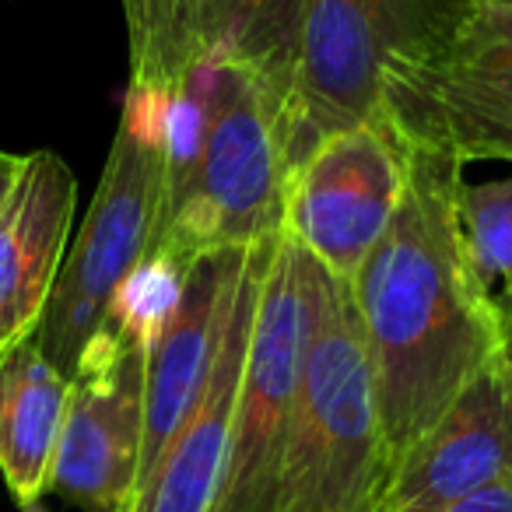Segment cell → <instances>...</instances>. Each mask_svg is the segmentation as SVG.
<instances>
[{"mask_svg":"<svg viewBox=\"0 0 512 512\" xmlns=\"http://www.w3.org/2000/svg\"><path fill=\"white\" fill-rule=\"evenodd\" d=\"M130 85L172 92L197 64H246L292 92L302 0H123Z\"/></svg>","mask_w":512,"mask_h":512,"instance_id":"obj_10","label":"cell"},{"mask_svg":"<svg viewBox=\"0 0 512 512\" xmlns=\"http://www.w3.org/2000/svg\"><path fill=\"white\" fill-rule=\"evenodd\" d=\"M193 264L197 260H186L172 249H148L137 260L134 271L127 274V281L116 288L102 327L134 341L137 348L151 351L162 330L169 327V320L176 316Z\"/></svg>","mask_w":512,"mask_h":512,"instance_id":"obj_16","label":"cell"},{"mask_svg":"<svg viewBox=\"0 0 512 512\" xmlns=\"http://www.w3.org/2000/svg\"><path fill=\"white\" fill-rule=\"evenodd\" d=\"M242 253L246 249H228V253H207L190 267L183 299L176 316L155 348L148 351L144 365V439H141V467H137V488L151 474L162 449L172 435L183 428L197 404L204 379L211 372L214 348L221 337L228 292L239 274ZM134 488V495H137Z\"/></svg>","mask_w":512,"mask_h":512,"instance_id":"obj_14","label":"cell"},{"mask_svg":"<svg viewBox=\"0 0 512 512\" xmlns=\"http://www.w3.org/2000/svg\"><path fill=\"white\" fill-rule=\"evenodd\" d=\"M456 225L477 285L512 292V179L456 186Z\"/></svg>","mask_w":512,"mask_h":512,"instance_id":"obj_17","label":"cell"},{"mask_svg":"<svg viewBox=\"0 0 512 512\" xmlns=\"http://www.w3.org/2000/svg\"><path fill=\"white\" fill-rule=\"evenodd\" d=\"M467 4H481V0H467Z\"/></svg>","mask_w":512,"mask_h":512,"instance_id":"obj_22","label":"cell"},{"mask_svg":"<svg viewBox=\"0 0 512 512\" xmlns=\"http://www.w3.org/2000/svg\"><path fill=\"white\" fill-rule=\"evenodd\" d=\"M495 316H498V365H502L505 390L512 400V292L495 295Z\"/></svg>","mask_w":512,"mask_h":512,"instance_id":"obj_18","label":"cell"},{"mask_svg":"<svg viewBox=\"0 0 512 512\" xmlns=\"http://www.w3.org/2000/svg\"><path fill=\"white\" fill-rule=\"evenodd\" d=\"M71 379L46 362L36 334L0 355V474L18 505L39 502L50 484Z\"/></svg>","mask_w":512,"mask_h":512,"instance_id":"obj_15","label":"cell"},{"mask_svg":"<svg viewBox=\"0 0 512 512\" xmlns=\"http://www.w3.org/2000/svg\"><path fill=\"white\" fill-rule=\"evenodd\" d=\"M379 113L404 144L453 162H512V0H481L383 67Z\"/></svg>","mask_w":512,"mask_h":512,"instance_id":"obj_5","label":"cell"},{"mask_svg":"<svg viewBox=\"0 0 512 512\" xmlns=\"http://www.w3.org/2000/svg\"><path fill=\"white\" fill-rule=\"evenodd\" d=\"M446 512H512V477L477 491V495H470L467 502L453 505V509H446Z\"/></svg>","mask_w":512,"mask_h":512,"instance_id":"obj_19","label":"cell"},{"mask_svg":"<svg viewBox=\"0 0 512 512\" xmlns=\"http://www.w3.org/2000/svg\"><path fill=\"white\" fill-rule=\"evenodd\" d=\"M271 249L274 239L242 253L204 390H200L190 418L172 435L169 446L158 456V463L151 467V474L141 481L134 502H130V512H211L221 484V470H225L235 393H239L242 362H246L249 348V327H253L256 299H260Z\"/></svg>","mask_w":512,"mask_h":512,"instance_id":"obj_11","label":"cell"},{"mask_svg":"<svg viewBox=\"0 0 512 512\" xmlns=\"http://www.w3.org/2000/svg\"><path fill=\"white\" fill-rule=\"evenodd\" d=\"M25 172V155H11V151H0V214L8 207L11 193H15L18 179Z\"/></svg>","mask_w":512,"mask_h":512,"instance_id":"obj_20","label":"cell"},{"mask_svg":"<svg viewBox=\"0 0 512 512\" xmlns=\"http://www.w3.org/2000/svg\"><path fill=\"white\" fill-rule=\"evenodd\" d=\"M214 102L200 158L172 221L148 249L186 260L278 239L285 225L288 92L246 64H214Z\"/></svg>","mask_w":512,"mask_h":512,"instance_id":"obj_3","label":"cell"},{"mask_svg":"<svg viewBox=\"0 0 512 512\" xmlns=\"http://www.w3.org/2000/svg\"><path fill=\"white\" fill-rule=\"evenodd\" d=\"M407 151L404 197L348 281L390 474L498 351L495 299L477 285L456 225L463 165Z\"/></svg>","mask_w":512,"mask_h":512,"instance_id":"obj_1","label":"cell"},{"mask_svg":"<svg viewBox=\"0 0 512 512\" xmlns=\"http://www.w3.org/2000/svg\"><path fill=\"white\" fill-rule=\"evenodd\" d=\"M165 95L130 85L120 127L74 246L60 264L57 285L36 327L46 362L67 379L109 316L116 288L151 246L162 200V120Z\"/></svg>","mask_w":512,"mask_h":512,"instance_id":"obj_4","label":"cell"},{"mask_svg":"<svg viewBox=\"0 0 512 512\" xmlns=\"http://www.w3.org/2000/svg\"><path fill=\"white\" fill-rule=\"evenodd\" d=\"M512 477V400L498 351L404 453L376 512H446Z\"/></svg>","mask_w":512,"mask_h":512,"instance_id":"obj_12","label":"cell"},{"mask_svg":"<svg viewBox=\"0 0 512 512\" xmlns=\"http://www.w3.org/2000/svg\"><path fill=\"white\" fill-rule=\"evenodd\" d=\"M467 0H302L288 92L292 169L316 141L379 113L383 67L463 15Z\"/></svg>","mask_w":512,"mask_h":512,"instance_id":"obj_7","label":"cell"},{"mask_svg":"<svg viewBox=\"0 0 512 512\" xmlns=\"http://www.w3.org/2000/svg\"><path fill=\"white\" fill-rule=\"evenodd\" d=\"M78 179L57 151L25 155V172L0 214V355L36 334L67 256Z\"/></svg>","mask_w":512,"mask_h":512,"instance_id":"obj_13","label":"cell"},{"mask_svg":"<svg viewBox=\"0 0 512 512\" xmlns=\"http://www.w3.org/2000/svg\"><path fill=\"white\" fill-rule=\"evenodd\" d=\"M323 267L281 228L256 299L249 348L211 512H274L281 460L320 313Z\"/></svg>","mask_w":512,"mask_h":512,"instance_id":"obj_6","label":"cell"},{"mask_svg":"<svg viewBox=\"0 0 512 512\" xmlns=\"http://www.w3.org/2000/svg\"><path fill=\"white\" fill-rule=\"evenodd\" d=\"M386 477L362 323L348 285L323 271L274 512H376Z\"/></svg>","mask_w":512,"mask_h":512,"instance_id":"obj_2","label":"cell"},{"mask_svg":"<svg viewBox=\"0 0 512 512\" xmlns=\"http://www.w3.org/2000/svg\"><path fill=\"white\" fill-rule=\"evenodd\" d=\"M22 512H46V509H43V502H29V505H22Z\"/></svg>","mask_w":512,"mask_h":512,"instance_id":"obj_21","label":"cell"},{"mask_svg":"<svg viewBox=\"0 0 512 512\" xmlns=\"http://www.w3.org/2000/svg\"><path fill=\"white\" fill-rule=\"evenodd\" d=\"M148 351L102 327L71 376L50 484L88 512H130L144 439Z\"/></svg>","mask_w":512,"mask_h":512,"instance_id":"obj_9","label":"cell"},{"mask_svg":"<svg viewBox=\"0 0 512 512\" xmlns=\"http://www.w3.org/2000/svg\"><path fill=\"white\" fill-rule=\"evenodd\" d=\"M407 169L411 151L383 113L327 134L288 176L281 228L348 285L390 225Z\"/></svg>","mask_w":512,"mask_h":512,"instance_id":"obj_8","label":"cell"}]
</instances>
